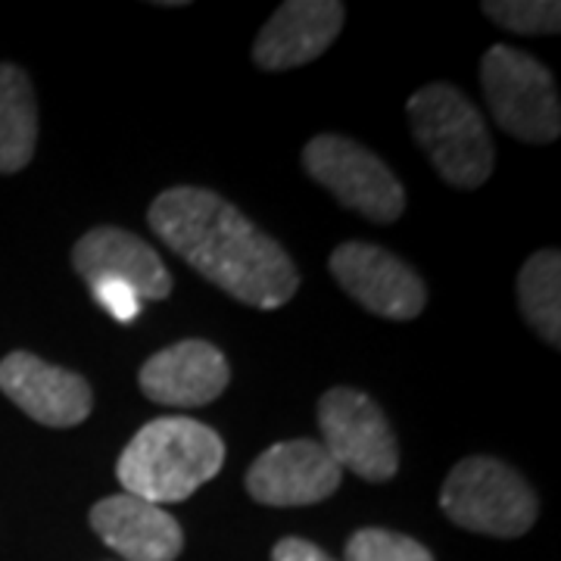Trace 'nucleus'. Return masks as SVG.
Returning <instances> with one entry per match:
<instances>
[{"mask_svg":"<svg viewBox=\"0 0 561 561\" xmlns=\"http://www.w3.org/2000/svg\"><path fill=\"white\" fill-rule=\"evenodd\" d=\"M147 221L175 256L228 297L253 309H278L300 290V272L275 238L234 203L206 187H169L150 203Z\"/></svg>","mask_w":561,"mask_h":561,"instance_id":"1","label":"nucleus"},{"mask_svg":"<svg viewBox=\"0 0 561 561\" xmlns=\"http://www.w3.org/2000/svg\"><path fill=\"white\" fill-rule=\"evenodd\" d=\"M225 465V440L197 419L165 415L144 424L116 461V478L153 505L191 500Z\"/></svg>","mask_w":561,"mask_h":561,"instance_id":"2","label":"nucleus"},{"mask_svg":"<svg viewBox=\"0 0 561 561\" xmlns=\"http://www.w3.org/2000/svg\"><path fill=\"white\" fill-rule=\"evenodd\" d=\"M405 113L415 144L449 187L474 191L493 175L496 150L486 122L456 84H424L409 98Z\"/></svg>","mask_w":561,"mask_h":561,"instance_id":"3","label":"nucleus"},{"mask_svg":"<svg viewBox=\"0 0 561 561\" xmlns=\"http://www.w3.org/2000/svg\"><path fill=\"white\" fill-rule=\"evenodd\" d=\"M440 508L465 530L500 540L524 537L540 518V500L530 483L493 456L461 459L443 481Z\"/></svg>","mask_w":561,"mask_h":561,"instance_id":"4","label":"nucleus"},{"mask_svg":"<svg viewBox=\"0 0 561 561\" xmlns=\"http://www.w3.org/2000/svg\"><path fill=\"white\" fill-rule=\"evenodd\" d=\"M483 98L505 135L524 144H552L561 135L559 88L537 57L496 44L481 60Z\"/></svg>","mask_w":561,"mask_h":561,"instance_id":"5","label":"nucleus"},{"mask_svg":"<svg viewBox=\"0 0 561 561\" xmlns=\"http://www.w3.org/2000/svg\"><path fill=\"white\" fill-rule=\"evenodd\" d=\"M302 169L362 219L390 225L405 213V187L400 179L381 157L353 138L316 135L302 150Z\"/></svg>","mask_w":561,"mask_h":561,"instance_id":"6","label":"nucleus"},{"mask_svg":"<svg viewBox=\"0 0 561 561\" xmlns=\"http://www.w3.org/2000/svg\"><path fill=\"white\" fill-rule=\"evenodd\" d=\"M321 446L341 471L371 483L390 481L400 468V443L381 405L353 387H331L319 400Z\"/></svg>","mask_w":561,"mask_h":561,"instance_id":"7","label":"nucleus"},{"mask_svg":"<svg viewBox=\"0 0 561 561\" xmlns=\"http://www.w3.org/2000/svg\"><path fill=\"white\" fill-rule=\"evenodd\" d=\"M328 265L343 290L371 316L412 321L427 306V287L419 272L383 247L346 241L331 253Z\"/></svg>","mask_w":561,"mask_h":561,"instance_id":"8","label":"nucleus"},{"mask_svg":"<svg viewBox=\"0 0 561 561\" xmlns=\"http://www.w3.org/2000/svg\"><path fill=\"white\" fill-rule=\"evenodd\" d=\"M343 471L316 440H284L268 446L247 471V493L260 505L300 508L337 493Z\"/></svg>","mask_w":561,"mask_h":561,"instance_id":"9","label":"nucleus"},{"mask_svg":"<svg viewBox=\"0 0 561 561\" xmlns=\"http://www.w3.org/2000/svg\"><path fill=\"white\" fill-rule=\"evenodd\" d=\"M0 390L44 427H76L91 415L94 393L79 371L16 350L0 362Z\"/></svg>","mask_w":561,"mask_h":561,"instance_id":"10","label":"nucleus"},{"mask_svg":"<svg viewBox=\"0 0 561 561\" xmlns=\"http://www.w3.org/2000/svg\"><path fill=\"white\" fill-rule=\"evenodd\" d=\"M72 268L88 287L116 280L135 290L140 302L165 300L172 294V275L160 260V253L144 238L116 225L91 228L72 247Z\"/></svg>","mask_w":561,"mask_h":561,"instance_id":"11","label":"nucleus"},{"mask_svg":"<svg viewBox=\"0 0 561 561\" xmlns=\"http://www.w3.org/2000/svg\"><path fill=\"white\" fill-rule=\"evenodd\" d=\"M140 393L172 409H201L216 402L231 381V368L219 346L181 341L153 353L140 368Z\"/></svg>","mask_w":561,"mask_h":561,"instance_id":"12","label":"nucleus"},{"mask_svg":"<svg viewBox=\"0 0 561 561\" xmlns=\"http://www.w3.org/2000/svg\"><path fill=\"white\" fill-rule=\"evenodd\" d=\"M343 20L346 7L337 0H287L262 25L253 62L265 72H284L319 60L341 35Z\"/></svg>","mask_w":561,"mask_h":561,"instance_id":"13","label":"nucleus"},{"mask_svg":"<svg viewBox=\"0 0 561 561\" xmlns=\"http://www.w3.org/2000/svg\"><path fill=\"white\" fill-rule=\"evenodd\" d=\"M91 527L125 561H175L184 549V530L175 515L131 493L94 502Z\"/></svg>","mask_w":561,"mask_h":561,"instance_id":"14","label":"nucleus"},{"mask_svg":"<svg viewBox=\"0 0 561 561\" xmlns=\"http://www.w3.org/2000/svg\"><path fill=\"white\" fill-rule=\"evenodd\" d=\"M38 147V101L32 79L0 62V175L22 172Z\"/></svg>","mask_w":561,"mask_h":561,"instance_id":"15","label":"nucleus"},{"mask_svg":"<svg viewBox=\"0 0 561 561\" xmlns=\"http://www.w3.org/2000/svg\"><path fill=\"white\" fill-rule=\"evenodd\" d=\"M518 306L524 321L552 350L561 346V256L559 250H540L518 272Z\"/></svg>","mask_w":561,"mask_h":561,"instance_id":"16","label":"nucleus"},{"mask_svg":"<svg viewBox=\"0 0 561 561\" xmlns=\"http://www.w3.org/2000/svg\"><path fill=\"white\" fill-rule=\"evenodd\" d=\"M481 10L515 35H556L561 28V3L556 0H483Z\"/></svg>","mask_w":561,"mask_h":561,"instance_id":"17","label":"nucleus"},{"mask_svg":"<svg viewBox=\"0 0 561 561\" xmlns=\"http://www.w3.org/2000/svg\"><path fill=\"white\" fill-rule=\"evenodd\" d=\"M346 561H434L431 549H424L419 540L397 534V530H383V527H362L356 530L346 549Z\"/></svg>","mask_w":561,"mask_h":561,"instance_id":"18","label":"nucleus"},{"mask_svg":"<svg viewBox=\"0 0 561 561\" xmlns=\"http://www.w3.org/2000/svg\"><path fill=\"white\" fill-rule=\"evenodd\" d=\"M94 300L101 302L103 309L113 316L116 321H135L140 312V300L135 297V290H128L125 284H116V280H103V284H94L91 287Z\"/></svg>","mask_w":561,"mask_h":561,"instance_id":"19","label":"nucleus"},{"mask_svg":"<svg viewBox=\"0 0 561 561\" xmlns=\"http://www.w3.org/2000/svg\"><path fill=\"white\" fill-rule=\"evenodd\" d=\"M272 561H334L321 546L302 540V537H284L272 549Z\"/></svg>","mask_w":561,"mask_h":561,"instance_id":"20","label":"nucleus"}]
</instances>
